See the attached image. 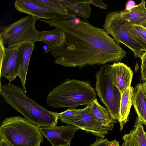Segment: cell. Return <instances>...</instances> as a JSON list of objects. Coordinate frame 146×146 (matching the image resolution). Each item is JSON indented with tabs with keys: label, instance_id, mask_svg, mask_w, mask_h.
Segmentation results:
<instances>
[{
	"label": "cell",
	"instance_id": "603a6c76",
	"mask_svg": "<svg viewBox=\"0 0 146 146\" xmlns=\"http://www.w3.org/2000/svg\"><path fill=\"white\" fill-rule=\"evenodd\" d=\"M84 110V108L81 109L69 108L64 111L58 113V119L60 120L73 115L78 114Z\"/></svg>",
	"mask_w": 146,
	"mask_h": 146
},
{
	"label": "cell",
	"instance_id": "83f0119b",
	"mask_svg": "<svg viewBox=\"0 0 146 146\" xmlns=\"http://www.w3.org/2000/svg\"><path fill=\"white\" fill-rule=\"evenodd\" d=\"M135 5V2L133 1L132 0L129 1L126 4L125 9L127 10H129L134 7Z\"/></svg>",
	"mask_w": 146,
	"mask_h": 146
},
{
	"label": "cell",
	"instance_id": "cb8c5ba5",
	"mask_svg": "<svg viewBox=\"0 0 146 146\" xmlns=\"http://www.w3.org/2000/svg\"><path fill=\"white\" fill-rule=\"evenodd\" d=\"M123 142L121 146H136L133 135H126L123 137Z\"/></svg>",
	"mask_w": 146,
	"mask_h": 146
},
{
	"label": "cell",
	"instance_id": "8992f818",
	"mask_svg": "<svg viewBox=\"0 0 146 146\" xmlns=\"http://www.w3.org/2000/svg\"><path fill=\"white\" fill-rule=\"evenodd\" d=\"M95 91L100 101L105 105L111 117L118 121L121 94L113 83L110 64L100 67L96 73Z\"/></svg>",
	"mask_w": 146,
	"mask_h": 146
},
{
	"label": "cell",
	"instance_id": "f546056e",
	"mask_svg": "<svg viewBox=\"0 0 146 146\" xmlns=\"http://www.w3.org/2000/svg\"><path fill=\"white\" fill-rule=\"evenodd\" d=\"M0 146H11L3 139L1 138H0Z\"/></svg>",
	"mask_w": 146,
	"mask_h": 146
},
{
	"label": "cell",
	"instance_id": "30bf717a",
	"mask_svg": "<svg viewBox=\"0 0 146 146\" xmlns=\"http://www.w3.org/2000/svg\"><path fill=\"white\" fill-rule=\"evenodd\" d=\"M0 78L4 77L9 84L17 76L21 67L22 57L17 46L5 48L0 40Z\"/></svg>",
	"mask_w": 146,
	"mask_h": 146
},
{
	"label": "cell",
	"instance_id": "9a60e30c",
	"mask_svg": "<svg viewBox=\"0 0 146 146\" xmlns=\"http://www.w3.org/2000/svg\"><path fill=\"white\" fill-rule=\"evenodd\" d=\"M132 102L138 120L146 126V95L141 83L137 84L133 89Z\"/></svg>",
	"mask_w": 146,
	"mask_h": 146
},
{
	"label": "cell",
	"instance_id": "484cf974",
	"mask_svg": "<svg viewBox=\"0 0 146 146\" xmlns=\"http://www.w3.org/2000/svg\"><path fill=\"white\" fill-rule=\"evenodd\" d=\"M108 140L107 138H96L95 141L89 146H107Z\"/></svg>",
	"mask_w": 146,
	"mask_h": 146
},
{
	"label": "cell",
	"instance_id": "52a82bcc",
	"mask_svg": "<svg viewBox=\"0 0 146 146\" xmlns=\"http://www.w3.org/2000/svg\"><path fill=\"white\" fill-rule=\"evenodd\" d=\"M103 27L117 42L123 44L132 50L135 57L141 58L146 51L144 48L126 28L120 11L107 13Z\"/></svg>",
	"mask_w": 146,
	"mask_h": 146
},
{
	"label": "cell",
	"instance_id": "5b68a950",
	"mask_svg": "<svg viewBox=\"0 0 146 146\" xmlns=\"http://www.w3.org/2000/svg\"><path fill=\"white\" fill-rule=\"evenodd\" d=\"M37 18L27 15L6 26L1 27L0 40L7 48L17 46L23 43L34 44L39 41L40 31L35 27Z\"/></svg>",
	"mask_w": 146,
	"mask_h": 146
},
{
	"label": "cell",
	"instance_id": "f1b7e54d",
	"mask_svg": "<svg viewBox=\"0 0 146 146\" xmlns=\"http://www.w3.org/2000/svg\"><path fill=\"white\" fill-rule=\"evenodd\" d=\"M107 146H120L119 142L116 139L108 141Z\"/></svg>",
	"mask_w": 146,
	"mask_h": 146
},
{
	"label": "cell",
	"instance_id": "4fadbf2b",
	"mask_svg": "<svg viewBox=\"0 0 146 146\" xmlns=\"http://www.w3.org/2000/svg\"><path fill=\"white\" fill-rule=\"evenodd\" d=\"M66 40L65 33L60 28L54 27L52 30L40 31L39 41L44 42L47 45L45 54L63 46Z\"/></svg>",
	"mask_w": 146,
	"mask_h": 146
},
{
	"label": "cell",
	"instance_id": "2e32d148",
	"mask_svg": "<svg viewBox=\"0 0 146 146\" xmlns=\"http://www.w3.org/2000/svg\"><path fill=\"white\" fill-rule=\"evenodd\" d=\"M21 54L22 62L18 75L21 81L22 88L27 92L26 80L30 60L33 52L35 48V44L27 42L17 46Z\"/></svg>",
	"mask_w": 146,
	"mask_h": 146
},
{
	"label": "cell",
	"instance_id": "ba28073f",
	"mask_svg": "<svg viewBox=\"0 0 146 146\" xmlns=\"http://www.w3.org/2000/svg\"><path fill=\"white\" fill-rule=\"evenodd\" d=\"M60 120L62 122L77 127L102 139L104 138L109 131L97 119L90 104L79 113Z\"/></svg>",
	"mask_w": 146,
	"mask_h": 146
},
{
	"label": "cell",
	"instance_id": "7a4b0ae2",
	"mask_svg": "<svg viewBox=\"0 0 146 146\" xmlns=\"http://www.w3.org/2000/svg\"><path fill=\"white\" fill-rule=\"evenodd\" d=\"M0 94L5 102L22 114L24 118L39 127L56 126L58 113L48 110L29 98L19 86L1 85Z\"/></svg>",
	"mask_w": 146,
	"mask_h": 146
},
{
	"label": "cell",
	"instance_id": "d6a6232c",
	"mask_svg": "<svg viewBox=\"0 0 146 146\" xmlns=\"http://www.w3.org/2000/svg\"><path fill=\"white\" fill-rule=\"evenodd\" d=\"M143 1H144L145 3H146V0H143Z\"/></svg>",
	"mask_w": 146,
	"mask_h": 146
},
{
	"label": "cell",
	"instance_id": "d590c367",
	"mask_svg": "<svg viewBox=\"0 0 146 146\" xmlns=\"http://www.w3.org/2000/svg\"><path fill=\"white\" fill-rule=\"evenodd\" d=\"M145 28L146 29V28Z\"/></svg>",
	"mask_w": 146,
	"mask_h": 146
},
{
	"label": "cell",
	"instance_id": "4dcf8cb0",
	"mask_svg": "<svg viewBox=\"0 0 146 146\" xmlns=\"http://www.w3.org/2000/svg\"><path fill=\"white\" fill-rule=\"evenodd\" d=\"M142 88L146 95V81H145L143 84H142Z\"/></svg>",
	"mask_w": 146,
	"mask_h": 146
},
{
	"label": "cell",
	"instance_id": "277c9868",
	"mask_svg": "<svg viewBox=\"0 0 146 146\" xmlns=\"http://www.w3.org/2000/svg\"><path fill=\"white\" fill-rule=\"evenodd\" d=\"M0 137L11 146H40L44 141L39 127L19 116L3 120Z\"/></svg>",
	"mask_w": 146,
	"mask_h": 146
},
{
	"label": "cell",
	"instance_id": "7c38bea8",
	"mask_svg": "<svg viewBox=\"0 0 146 146\" xmlns=\"http://www.w3.org/2000/svg\"><path fill=\"white\" fill-rule=\"evenodd\" d=\"M110 67L113 84L121 94L127 88L131 86L133 71L126 65L120 62L110 64Z\"/></svg>",
	"mask_w": 146,
	"mask_h": 146
},
{
	"label": "cell",
	"instance_id": "44dd1931",
	"mask_svg": "<svg viewBox=\"0 0 146 146\" xmlns=\"http://www.w3.org/2000/svg\"><path fill=\"white\" fill-rule=\"evenodd\" d=\"M38 4L50 9L65 13H71L61 3L60 0H31Z\"/></svg>",
	"mask_w": 146,
	"mask_h": 146
},
{
	"label": "cell",
	"instance_id": "d6986e66",
	"mask_svg": "<svg viewBox=\"0 0 146 146\" xmlns=\"http://www.w3.org/2000/svg\"><path fill=\"white\" fill-rule=\"evenodd\" d=\"M90 104L96 117L101 123L109 131L112 130L116 121L111 117L107 109L100 105L96 98Z\"/></svg>",
	"mask_w": 146,
	"mask_h": 146
},
{
	"label": "cell",
	"instance_id": "1f68e13d",
	"mask_svg": "<svg viewBox=\"0 0 146 146\" xmlns=\"http://www.w3.org/2000/svg\"><path fill=\"white\" fill-rule=\"evenodd\" d=\"M142 25L146 28V23L143 24Z\"/></svg>",
	"mask_w": 146,
	"mask_h": 146
},
{
	"label": "cell",
	"instance_id": "ac0fdd59",
	"mask_svg": "<svg viewBox=\"0 0 146 146\" xmlns=\"http://www.w3.org/2000/svg\"><path fill=\"white\" fill-rule=\"evenodd\" d=\"M133 88L131 86L127 88L121 94L118 122L120 130L122 131L124 125L127 122L132 104V98Z\"/></svg>",
	"mask_w": 146,
	"mask_h": 146
},
{
	"label": "cell",
	"instance_id": "836d02e7",
	"mask_svg": "<svg viewBox=\"0 0 146 146\" xmlns=\"http://www.w3.org/2000/svg\"><path fill=\"white\" fill-rule=\"evenodd\" d=\"M66 146H70V145Z\"/></svg>",
	"mask_w": 146,
	"mask_h": 146
},
{
	"label": "cell",
	"instance_id": "5bb4252c",
	"mask_svg": "<svg viewBox=\"0 0 146 146\" xmlns=\"http://www.w3.org/2000/svg\"><path fill=\"white\" fill-rule=\"evenodd\" d=\"M145 2H141L129 10L125 9L120 11L121 16L126 23L132 25H142L146 23Z\"/></svg>",
	"mask_w": 146,
	"mask_h": 146
},
{
	"label": "cell",
	"instance_id": "e0dca14e",
	"mask_svg": "<svg viewBox=\"0 0 146 146\" xmlns=\"http://www.w3.org/2000/svg\"><path fill=\"white\" fill-rule=\"evenodd\" d=\"M68 11L84 20L89 18L91 14V3L89 0H60Z\"/></svg>",
	"mask_w": 146,
	"mask_h": 146
},
{
	"label": "cell",
	"instance_id": "4316f807",
	"mask_svg": "<svg viewBox=\"0 0 146 146\" xmlns=\"http://www.w3.org/2000/svg\"><path fill=\"white\" fill-rule=\"evenodd\" d=\"M91 4L101 9H106L107 6L102 0H89Z\"/></svg>",
	"mask_w": 146,
	"mask_h": 146
},
{
	"label": "cell",
	"instance_id": "6da1fadb",
	"mask_svg": "<svg viewBox=\"0 0 146 146\" xmlns=\"http://www.w3.org/2000/svg\"><path fill=\"white\" fill-rule=\"evenodd\" d=\"M80 18L39 19L61 29L66 34V40L64 46L50 52L56 64L81 68L86 66L118 62L126 56L127 52L103 28Z\"/></svg>",
	"mask_w": 146,
	"mask_h": 146
},
{
	"label": "cell",
	"instance_id": "ffe728a7",
	"mask_svg": "<svg viewBox=\"0 0 146 146\" xmlns=\"http://www.w3.org/2000/svg\"><path fill=\"white\" fill-rule=\"evenodd\" d=\"M124 22L125 26L129 33L146 50V29L142 25H132Z\"/></svg>",
	"mask_w": 146,
	"mask_h": 146
},
{
	"label": "cell",
	"instance_id": "7402d4cb",
	"mask_svg": "<svg viewBox=\"0 0 146 146\" xmlns=\"http://www.w3.org/2000/svg\"><path fill=\"white\" fill-rule=\"evenodd\" d=\"M143 125L137 117L133 129L136 146H146V132Z\"/></svg>",
	"mask_w": 146,
	"mask_h": 146
},
{
	"label": "cell",
	"instance_id": "e575fe53",
	"mask_svg": "<svg viewBox=\"0 0 146 146\" xmlns=\"http://www.w3.org/2000/svg\"></svg>",
	"mask_w": 146,
	"mask_h": 146
},
{
	"label": "cell",
	"instance_id": "9c48e42d",
	"mask_svg": "<svg viewBox=\"0 0 146 146\" xmlns=\"http://www.w3.org/2000/svg\"><path fill=\"white\" fill-rule=\"evenodd\" d=\"M15 8L19 12L33 16L38 19L56 20L73 19L77 16L72 13H65L51 10L36 3L31 0H17Z\"/></svg>",
	"mask_w": 146,
	"mask_h": 146
},
{
	"label": "cell",
	"instance_id": "d4e9b609",
	"mask_svg": "<svg viewBox=\"0 0 146 146\" xmlns=\"http://www.w3.org/2000/svg\"><path fill=\"white\" fill-rule=\"evenodd\" d=\"M141 70L142 80L146 81V51L141 58Z\"/></svg>",
	"mask_w": 146,
	"mask_h": 146
},
{
	"label": "cell",
	"instance_id": "3957f363",
	"mask_svg": "<svg viewBox=\"0 0 146 146\" xmlns=\"http://www.w3.org/2000/svg\"><path fill=\"white\" fill-rule=\"evenodd\" d=\"M95 89L88 81L67 79L55 87L47 95V104L53 108L68 107L75 109L87 106L96 99Z\"/></svg>",
	"mask_w": 146,
	"mask_h": 146
},
{
	"label": "cell",
	"instance_id": "8fae6325",
	"mask_svg": "<svg viewBox=\"0 0 146 146\" xmlns=\"http://www.w3.org/2000/svg\"><path fill=\"white\" fill-rule=\"evenodd\" d=\"M79 128L75 126H54L39 127L42 135L52 146H66L70 145L75 132Z\"/></svg>",
	"mask_w": 146,
	"mask_h": 146
}]
</instances>
